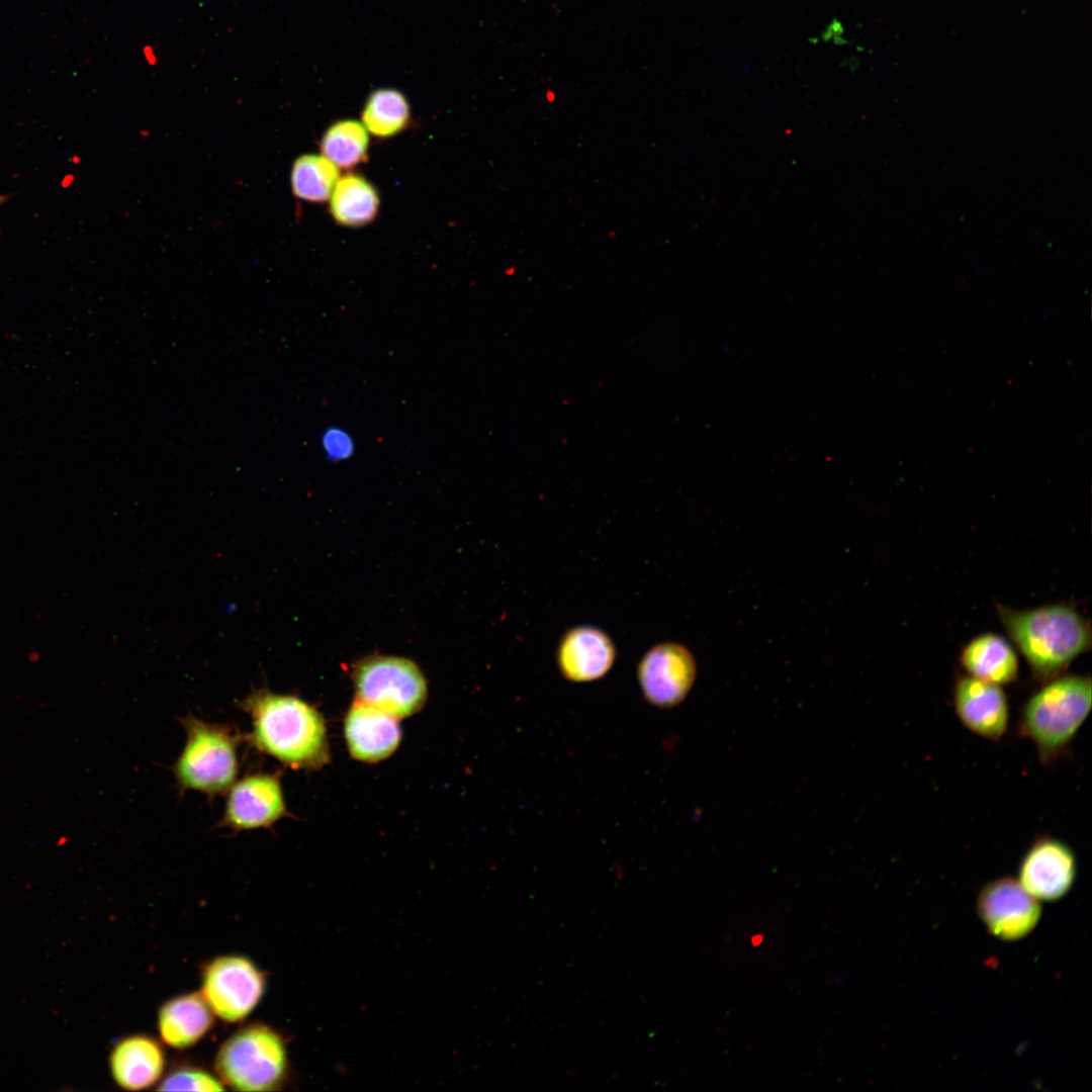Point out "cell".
Returning <instances> with one entry per match:
<instances>
[{
  "label": "cell",
  "instance_id": "cell-1",
  "mask_svg": "<svg viewBox=\"0 0 1092 1092\" xmlns=\"http://www.w3.org/2000/svg\"><path fill=\"white\" fill-rule=\"evenodd\" d=\"M240 706L252 720L247 739L259 752L297 769L321 768L330 760L325 719L305 701L256 689Z\"/></svg>",
  "mask_w": 1092,
  "mask_h": 1092
},
{
  "label": "cell",
  "instance_id": "cell-2",
  "mask_svg": "<svg viewBox=\"0 0 1092 1092\" xmlns=\"http://www.w3.org/2000/svg\"><path fill=\"white\" fill-rule=\"evenodd\" d=\"M996 610L1010 640L1040 682L1065 673L1090 649V622L1069 604L1027 610L996 604Z\"/></svg>",
  "mask_w": 1092,
  "mask_h": 1092
},
{
  "label": "cell",
  "instance_id": "cell-3",
  "mask_svg": "<svg viewBox=\"0 0 1092 1092\" xmlns=\"http://www.w3.org/2000/svg\"><path fill=\"white\" fill-rule=\"evenodd\" d=\"M1091 707V677L1063 673L1042 682L1023 703L1017 732L1033 744L1043 764H1052L1067 755Z\"/></svg>",
  "mask_w": 1092,
  "mask_h": 1092
},
{
  "label": "cell",
  "instance_id": "cell-4",
  "mask_svg": "<svg viewBox=\"0 0 1092 1092\" xmlns=\"http://www.w3.org/2000/svg\"><path fill=\"white\" fill-rule=\"evenodd\" d=\"M182 723L186 741L173 765L179 788L209 797L228 792L239 774L240 735L225 725L194 716Z\"/></svg>",
  "mask_w": 1092,
  "mask_h": 1092
},
{
  "label": "cell",
  "instance_id": "cell-5",
  "mask_svg": "<svg viewBox=\"0 0 1092 1092\" xmlns=\"http://www.w3.org/2000/svg\"><path fill=\"white\" fill-rule=\"evenodd\" d=\"M287 1069L282 1036L262 1023H252L235 1032L215 1058L219 1080L238 1091L275 1090L283 1084Z\"/></svg>",
  "mask_w": 1092,
  "mask_h": 1092
},
{
  "label": "cell",
  "instance_id": "cell-6",
  "mask_svg": "<svg viewBox=\"0 0 1092 1092\" xmlns=\"http://www.w3.org/2000/svg\"><path fill=\"white\" fill-rule=\"evenodd\" d=\"M356 700L398 719L419 712L427 700V682L418 665L395 656H370L352 672Z\"/></svg>",
  "mask_w": 1092,
  "mask_h": 1092
},
{
  "label": "cell",
  "instance_id": "cell-7",
  "mask_svg": "<svg viewBox=\"0 0 1092 1092\" xmlns=\"http://www.w3.org/2000/svg\"><path fill=\"white\" fill-rule=\"evenodd\" d=\"M265 977L243 956H222L202 972L201 995L213 1014L226 1022H239L258 1005L265 991Z\"/></svg>",
  "mask_w": 1092,
  "mask_h": 1092
},
{
  "label": "cell",
  "instance_id": "cell-8",
  "mask_svg": "<svg viewBox=\"0 0 1092 1092\" xmlns=\"http://www.w3.org/2000/svg\"><path fill=\"white\" fill-rule=\"evenodd\" d=\"M697 674L693 654L685 646L664 642L650 648L641 658L638 682L648 704L669 709L680 704L692 690Z\"/></svg>",
  "mask_w": 1092,
  "mask_h": 1092
},
{
  "label": "cell",
  "instance_id": "cell-9",
  "mask_svg": "<svg viewBox=\"0 0 1092 1092\" xmlns=\"http://www.w3.org/2000/svg\"><path fill=\"white\" fill-rule=\"evenodd\" d=\"M977 909L987 929L995 937L1008 941L1029 934L1041 913L1038 900L1009 877L987 883L978 895Z\"/></svg>",
  "mask_w": 1092,
  "mask_h": 1092
},
{
  "label": "cell",
  "instance_id": "cell-10",
  "mask_svg": "<svg viewBox=\"0 0 1092 1092\" xmlns=\"http://www.w3.org/2000/svg\"><path fill=\"white\" fill-rule=\"evenodd\" d=\"M286 814L279 777L257 771L236 781L228 790L220 824L236 832L266 828Z\"/></svg>",
  "mask_w": 1092,
  "mask_h": 1092
},
{
  "label": "cell",
  "instance_id": "cell-11",
  "mask_svg": "<svg viewBox=\"0 0 1092 1092\" xmlns=\"http://www.w3.org/2000/svg\"><path fill=\"white\" fill-rule=\"evenodd\" d=\"M1077 875L1073 848L1054 836L1037 837L1023 855L1018 882L1037 900L1055 901L1072 888Z\"/></svg>",
  "mask_w": 1092,
  "mask_h": 1092
},
{
  "label": "cell",
  "instance_id": "cell-12",
  "mask_svg": "<svg viewBox=\"0 0 1092 1092\" xmlns=\"http://www.w3.org/2000/svg\"><path fill=\"white\" fill-rule=\"evenodd\" d=\"M954 713L973 734L999 741L1009 725V703L1002 686L970 675L959 676L952 689Z\"/></svg>",
  "mask_w": 1092,
  "mask_h": 1092
},
{
  "label": "cell",
  "instance_id": "cell-13",
  "mask_svg": "<svg viewBox=\"0 0 1092 1092\" xmlns=\"http://www.w3.org/2000/svg\"><path fill=\"white\" fill-rule=\"evenodd\" d=\"M616 657L615 645L608 634L592 626L574 627L561 637L557 665L569 681L588 682L605 676Z\"/></svg>",
  "mask_w": 1092,
  "mask_h": 1092
},
{
  "label": "cell",
  "instance_id": "cell-14",
  "mask_svg": "<svg viewBox=\"0 0 1092 1092\" xmlns=\"http://www.w3.org/2000/svg\"><path fill=\"white\" fill-rule=\"evenodd\" d=\"M344 734L352 757L370 763L390 756L401 738L396 718L356 699L346 715Z\"/></svg>",
  "mask_w": 1092,
  "mask_h": 1092
},
{
  "label": "cell",
  "instance_id": "cell-15",
  "mask_svg": "<svg viewBox=\"0 0 1092 1092\" xmlns=\"http://www.w3.org/2000/svg\"><path fill=\"white\" fill-rule=\"evenodd\" d=\"M165 1057L161 1045L148 1035H131L119 1040L109 1057L114 1082L136 1091L156 1084L163 1073Z\"/></svg>",
  "mask_w": 1092,
  "mask_h": 1092
},
{
  "label": "cell",
  "instance_id": "cell-16",
  "mask_svg": "<svg viewBox=\"0 0 1092 1092\" xmlns=\"http://www.w3.org/2000/svg\"><path fill=\"white\" fill-rule=\"evenodd\" d=\"M959 661L968 675L1004 686L1018 677L1019 663L1013 646L1002 636L983 633L972 638L961 650Z\"/></svg>",
  "mask_w": 1092,
  "mask_h": 1092
},
{
  "label": "cell",
  "instance_id": "cell-17",
  "mask_svg": "<svg viewBox=\"0 0 1092 1092\" xmlns=\"http://www.w3.org/2000/svg\"><path fill=\"white\" fill-rule=\"evenodd\" d=\"M213 1012L199 993H187L165 1002L159 1010L162 1040L175 1049L195 1044L211 1028Z\"/></svg>",
  "mask_w": 1092,
  "mask_h": 1092
},
{
  "label": "cell",
  "instance_id": "cell-18",
  "mask_svg": "<svg viewBox=\"0 0 1092 1092\" xmlns=\"http://www.w3.org/2000/svg\"><path fill=\"white\" fill-rule=\"evenodd\" d=\"M330 198L331 214L344 226L365 225L375 218L379 209L375 187L354 173L339 178Z\"/></svg>",
  "mask_w": 1092,
  "mask_h": 1092
},
{
  "label": "cell",
  "instance_id": "cell-19",
  "mask_svg": "<svg viewBox=\"0 0 1092 1092\" xmlns=\"http://www.w3.org/2000/svg\"><path fill=\"white\" fill-rule=\"evenodd\" d=\"M411 121V108L404 95L395 89L373 91L362 111V124L377 138H391Z\"/></svg>",
  "mask_w": 1092,
  "mask_h": 1092
},
{
  "label": "cell",
  "instance_id": "cell-20",
  "mask_svg": "<svg viewBox=\"0 0 1092 1092\" xmlns=\"http://www.w3.org/2000/svg\"><path fill=\"white\" fill-rule=\"evenodd\" d=\"M339 168L323 155L306 154L298 157L291 169L293 194L305 201L328 200L339 180Z\"/></svg>",
  "mask_w": 1092,
  "mask_h": 1092
},
{
  "label": "cell",
  "instance_id": "cell-21",
  "mask_svg": "<svg viewBox=\"0 0 1092 1092\" xmlns=\"http://www.w3.org/2000/svg\"><path fill=\"white\" fill-rule=\"evenodd\" d=\"M368 146L367 129L354 119L333 123L327 128L321 142L323 156L338 168L344 169L362 163L366 159Z\"/></svg>",
  "mask_w": 1092,
  "mask_h": 1092
},
{
  "label": "cell",
  "instance_id": "cell-22",
  "mask_svg": "<svg viewBox=\"0 0 1092 1092\" xmlns=\"http://www.w3.org/2000/svg\"><path fill=\"white\" fill-rule=\"evenodd\" d=\"M159 1090L170 1091H222V1082L200 1068L183 1067L169 1073L159 1085Z\"/></svg>",
  "mask_w": 1092,
  "mask_h": 1092
},
{
  "label": "cell",
  "instance_id": "cell-23",
  "mask_svg": "<svg viewBox=\"0 0 1092 1092\" xmlns=\"http://www.w3.org/2000/svg\"><path fill=\"white\" fill-rule=\"evenodd\" d=\"M320 445L325 457L331 462L349 460L356 451V443L351 433L340 426H330L321 435Z\"/></svg>",
  "mask_w": 1092,
  "mask_h": 1092
}]
</instances>
